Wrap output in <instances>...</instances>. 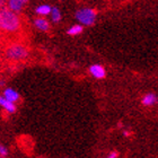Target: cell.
<instances>
[{"mask_svg":"<svg viewBox=\"0 0 158 158\" xmlns=\"http://www.w3.org/2000/svg\"><path fill=\"white\" fill-rule=\"evenodd\" d=\"M0 28L6 33H16L19 31L20 19L18 14L8 7H2L0 11Z\"/></svg>","mask_w":158,"mask_h":158,"instance_id":"obj_1","label":"cell"},{"mask_svg":"<svg viewBox=\"0 0 158 158\" xmlns=\"http://www.w3.org/2000/svg\"><path fill=\"white\" fill-rule=\"evenodd\" d=\"M5 59L11 62H19L28 56V49L22 43H13L5 49Z\"/></svg>","mask_w":158,"mask_h":158,"instance_id":"obj_2","label":"cell"},{"mask_svg":"<svg viewBox=\"0 0 158 158\" xmlns=\"http://www.w3.org/2000/svg\"><path fill=\"white\" fill-rule=\"evenodd\" d=\"M96 13L95 9L93 8H81L78 9L75 14V18L79 24H81L84 26H92L96 22Z\"/></svg>","mask_w":158,"mask_h":158,"instance_id":"obj_3","label":"cell"},{"mask_svg":"<svg viewBox=\"0 0 158 158\" xmlns=\"http://www.w3.org/2000/svg\"><path fill=\"white\" fill-rule=\"evenodd\" d=\"M89 73L96 79H103L106 76V70L101 64H93L89 67Z\"/></svg>","mask_w":158,"mask_h":158,"instance_id":"obj_4","label":"cell"},{"mask_svg":"<svg viewBox=\"0 0 158 158\" xmlns=\"http://www.w3.org/2000/svg\"><path fill=\"white\" fill-rule=\"evenodd\" d=\"M28 2V0H8L7 1V7L9 9L14 10L15 13L19 14L24 9L25 5Z\"/></svg>","mask_w":158,"mask_h":158,"instance_id":"obj_5","label":"cell"},{"mask_svg":"<svg viewBox=\"0 0 158 158\" xmlns=\"http://www.w3.org/2000/svg\"><path fill=\"white\" fill-rule=\"evenodd\" d=\"M34 26L41 32H49L50 30V22L44 16H39L34 19Z\"/></svg>","mask_w":158,"mask_h":158,"instance_id":"obj_6","label":"cell"},{"mask_svg":"<svg viewBox=\"0 0 158 158\" xmlns=\"http://www.w3.org/2000/svg\"><path fill=\"white\" fill-rule=\"evenodd\" d=\"M2 96L6 99H8V101H10V102H14V103L18 102V101H19V98H20L19 93L17 92V90H15V89H13V88L3 89Z\"/></svg>","mask_w":158,"mask_h":158,"instance_id":"obj_7","label":"cell"},{"mask_svg":"<svg viewBox=\"0 0 158 158\" xmlns=\"http://www.w3.org/2000/svg\"><path fill=\"white\" fill-rule=\"evenodd\" d=\"M0 105H1V107H2V109L8 113H15L16 112V105H15V103L10 102V101L6 99L3 96L0 97Z\"/></svg>","mask_w":158,"mask_h":158,"instance_id":"obj_8","label":"cell"},{"mask_svg":"<svg viewBox=\"0 0 158 158\" xmlns=\"http://www.w3.org/2000/svg\"><path fill=\"white\" fill-rule=\"evenodd\" d=\"M157 102H158V97L155 94H152V93L146 94L141 98V104L143 106H152V105H155Z\"/></svg>","mask_w":158,"mask_h":158,"instance_id":"obj_9","label":"cell"},{"mask_svg":"<svg viewBox=\"0 0 158 158\" xmlns=\"http://www.w3.org/2000/svg\"><path fill=\"white\" fill-rule=\"evenodd\" d=\"M82 31H84V25L81 24H75L73 26H70L68 30H67V34L70 35V36H77L79 34L82 33Z\"/></svg>","mask_w":158,"mask_h":158,"instance_id":"obj_10","label":"cell"},{"mask_svg":"<svg viewBox=\"0 0 158 158\" xmlns=\"http://www.w3.org/2000/svg\"><path fill=\"white\" fill-rule=\"evenodd\" d=\"M51 10H52V7L49 6V5H45V3H43V5H40L35 8V13L39 15V16H48L51 14Z\"/></svg>","mask_w":158,"mask_h":158,"instance_id":"obj_11","label":"cell"},{"mask_svg":"<svg viewBox=\"0 0 158 158\" xmlns=\"http://www.w3.org/2000/svg\"><path fill=\"white\" fill-rule=\"evenodd\" d=\"M50 16H51V20H52L53 23L56 24L61 20V13H60V10L58 9L56 7H52V10H51Z\"/></svg>","mask_w":158,"mask_h":158,"instance_id":"obj_12","label":"cell"},{"mask_svg":"<svg viewBox=\"0 0 158 158\" xmlns=\"http://www.w3.org/2000/svg\"><path fill=\"white\" fill-rule=\"evenodd\" d=\"M8 156V149L7 147H5L3 145L0 146V157L1 158H5Z\"/></svg>","mask_w":158,"mask_h":158,"instance_id":"obj_13","label":"cell"},{"mask_svg":"<svg viewBox=\"0 0 158 158\" xmlns=\"http://www.w3.org/2000/svg\"><path fill=\"white\" fill-rule=\"evenodd\" d=\"M107 157H109V158H118V152H115V150H113V152H109Z\"/></svg>","mask_w":158,"mask_h":158,"instance_id":"obj_14","label":"cell"},{"mask_svg":"<svg viewBox=\"0 0 158 158\" xmlns=\"http://www.w3.org/2000/svg\"><path fill=\"white\" fill-rule=\"evenodd\" d=\"M130 135H131V132H129V131H123V135H124V137H129Z\"/></svg>","mask_w":158,"mask_h":158,"instance_id":"obj_15","label":"cell"},{"mask_svg":"<svg viewBox=\"0 0 158 158\" xmlns=\"http://www.w3.org/2000/svg\"><path fill=\"white\" fill-rule=\"evenodd\" d=\"M7 1H8V0H0V3H1V6L3 7V5H5V3H7Z\"/></svg>","mask_w":158,"mask_h":158,"instance_id":"obj_16","label":"cell"}]
</instances>
